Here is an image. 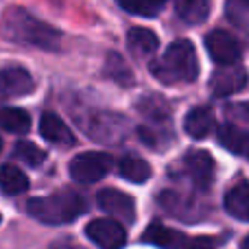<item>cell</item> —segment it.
I'll return each instance as SVG.
<instances>
[{"label": "cell", "instance_id": "obj_1", "mask_svg": "<svg viewBox=\"0 0 249 249\" xmlns=\"http://www.w3.org/2000/svg\"><path fill=\"white\" fill-rule=\"evenodd\" d=\"M0 33L11 42L29 44V46L44 48V51H57L61 44L59 31L53 29L46 22L37 20L22 7H11L4 13L2 22H0Z\"/></svg>", "mask_w": 249, "mask_h": 249}, {"label": "cell", "instance_id": "obj_2", "mask_svg": "<svg viewBox=\"0 0 249 249\" xmlns=\"http://www.w3.org/2000/svg\"><path fill=\"white\" fill-rule=\"evenodd\" d=\"M151 74L164 86L175 83H193L199 77V61L195 53L193 42L177 39L164 51V55L158 61L151 64Z\"/></svg>", "mask_w": 249, "mask_h": 249}, {"label": "cell", "instance_id": "obj_3", "mask_svg": "<svg viewBox=\"0 0 249 249\" xmlns=\"http://www.w3.org/2000/svg\"><path fill=\"white\" fill-rule=\"evenodd\" d=\"M88 203L74 190H59L48 197H35L26 203V212L33 216L35 221L46 225H64L72 223L74 219L86 212Z\"/></svg>", "mask_w": 249, "mask_h": 249}, {"label": "cell", "instance_id": "obj_4", "mask_svg": "<svg viewBox=\"0 0 249 249\" xmlns=\"http://www.w3.org/2000/svg\"><path fill=\"white\" fill-rule=\"evenodd\" d=\"M81 127L88 136L103 144H121L129 133L127 118L116 112H92L81 121Z\"/></svg>", "mask_w": 249, "mask_h": 249}, {"label": "cell", "instance_id": "obj_5", "mask_svg": "<svg viewBox=\"0 0 249 249\" xmlns=\"http://www.w3.org/2000/svg\"><path fill=\"white\" fill-rule=\"evenodd\" d=\"M114 166L112 155L101 153V151H86L79 153L72 162L68 164L70 177L79 184H94V181L103 179Z\"/></svg>", "mask_w": 249, "mask_h": 249}, {"label": "cell", "instance_id": "obj_6", "mask_svg": "<svg viewBox=\"0 0 249 249\" xmlns=\"http://www.w3.org/2000/svg\"><path fill=\"white\" fill-rule=\"evenodd\" d=\"M206 48L210 53L212 61H216L223 68L238 64L243 57V46L236 39V35L228 33V31H221V29L210 31L206 35Z\"/></svg>", "mask_w": 249, "mask_h": 249}, {"label": "cell", "instance_id": "obj_7", "mask_svg": "<svg viewBox=\"0 0 249 249\" xmlns=\"http://www.w3.org/2000/svg\"><path fill=\"white\" fill-rule=\"evenodd\" d=\"M86 236L99 249H123L127 245V232L114 219H94L88 223Z\"/></svg>", "mask_w": 249, "mask_h": 249}, {"label": "cell", "instance_id": "obj_8", "mask_svg": "<svg viewBox=\"0 0 249 249\" xmlns=\"http://www.w3.org/2000/svg\"><path fill=\"white\" fill-rule=\"evenodd\" d=\"M184 168L186 175L195 184V188L201 190V193H206L212 186V181H214V160L203 149L188 151L184 158Z\"/></svg>", "mask_w": 249, "mask_h": 249}, {"label": "cell", "instance_id": "obj_9", "mask_svg": "<svg viewBox=\"0 0 249 249\" xmlns=\"http://www.w3.org/2000/svg\"><path fill=\"white\" fill-rule=\"evenodd\" d=\"M96 203L103 212H107L109 216L124 221V223H133L136 221V203L127 193L118 188H105L96 195Z\"/></svg>", "mask_w": 249, "mask_h": 249}, {"label": "cell", "instance_id": "obj_10", "mask_svg": "<svg viewBox=\"0 0 249 249\" xmlns=\"http://www.w3.org/2000/svg\"><path fill=\"white\" fill-rule=\"evenodd\" d=\"M35 90V81L29 70L22 66H9L0 70V96L4 99H18L26 96Z\"/></svg>", "mask_w": 249, "mask_h": 249}, {"label": "cell", "instance_id": "obj_11", "mask_svg": "<svg viewBox=\"0 0 249 249\" xmlns=\"http://www.w3.org/2000/svg\"><path fill=\"white\" fill-rule=\"evenodd\" d=\"M247 74L241 68H219L210 77V90L214 96H232L236 92L245 90Z\"/></svg>", "mask_w": 249, "mask_h": 249}, {"label": "cell", "instance_id": "obj_12", "mask_svg": "<svg viewBox=\"0 0 249 249\" xmlns=\"http://www.w3.org/2000/svg\"><path fill=\"white\" fill-rule=\"evenodd\" d=\"M39 133L44 140H48L51 144L57 146H72L77 142L72 129L68 127L55 112H44L39 118Z\"/></svg>", "mask_w": 249, "mask_h": 249}, {"label": "cell", "instance_id": "obj_13", "mask_svg": "<svg viewBox=\"0 0 249 249\" xmlns=\"http://www.w3.org/2000/svg\"><path fill=\"white\" fill-rule=\"evenodd\" d=\"M186 241H188V236L184 232L166 228L158 221H153L142 234V243H149V245H155L160 249H184Z\"/></svg>", "mask_w": 249, "mask_h": 249}, {"label": "cell", "instance_id": "obj_14", "mask_svg": "<svg viewBox=\"0 0 249 249\" xmlns=\"http://www.w3.org/2000/svg\"><path fill=\"white\" fill-rule=\"evenodd\" d=\"M223 206L228 210V214H232L234 219L238 221H245L249 219V186L247 179H238L232 188L228 190L223 199Z\"/></svg>", "mask_w": 249, "mask_h": 249}, {"label": "cell", "instance_id": "obj_15", "mask_svg": "<svg viewBox=\"0 0 249 249\" xmlns=\"http://www.w3.org/2000/svg\"><path fill=\"white\" fill-rule=\"evenodd\" d=\"M138 136L140 140L144 142L146 146L155 151H162L166 146H171L173 142V127H171V121L166 123H142L138 127Z\"/></svg>", "mask_w": 249, "mask_h": 249}, {"label": "cell", "instance_id": "obj_16", "mask_svg": "<svg viewBox=\"0 0 249 249\" xmlns=\"http://www.w3.org/2000/svg\"><path fill=\"white\" fill-rule=\"evenodd\" d=\"M219 144L232 153L245 158L247 155V129L238 123H223L219 127Z\"/></svg>", "mask_w": 249, "mask_h": 249}, {"label": "cell", "instance_id": "obj_17", "mask_svg": "<svg viewBox=\"0 0 249 249\" xmlns=\"http://www.w3.org/2000/svg\"><path fill=\"white\" fill-rule=\"evenodd\" d=\"M214 129V114L210 107H193L184 118V131L190 138H206Z\"/></svg>", "mask_w": 249, "mask_h": 249}, {"label": "cell", "instance_id": "obj_18", "mask_svg": "<svg viewBox=\"0 0 249 249\" xmlns=\"http://www.w3.org/2000/svg\"><path fill=\"white\" fill-rule=\"evenodd\" d=\"M127 42H129V48L136 57H151L160 46V39L158 35L153 33L151 29H144V26H133L129 29L127 33Z\"/></svg>", "mask_w": 249, "mask_h": 249}, {"label": "cell", "instance_id": "obj_19", "mask_svg": "<svg viewBox=\"0 0 249 249\" xmlns=\"http://www.w3.org/2000/svg\"><path fill=\"white\" fill-rule=\"evenodd\" d=\"M136 109L144 116L146 123H166L171 121V107L168 103L158 94H146L138 99Z\"/></svg>", "mask_w": 249, "mask_h": 249}, {"label": "cell", "instance_id": "obj_20", "mask_svg": "<svg viewBox=\"0 0 249 249\" xmlns=\"http://www.w3.org/2000/svg\"><path fill=\"white\" fill-rule=\"evenodd\" d=\"M0 190H2V195L16 197V195L29 190V177L16 164H4L0 168Z\"/></svg>", "mask_w": 249, "mask_h": 249}, {"label": "cell", "instance_id": "obj_21", "mask_svg": "<svg viewBox=\"0 0 249 249\" xmlns=\"http://www.w3.org/2000/svg\"><path fill=\"white\" fill-rule=\"evenodd\" d=\"M118 171L131 184H144L151 177V164L144 162L142 158H138V155H124L118 162Z\"/></svg>", "mask_w": 249, "mask_h": 249}, {"label": "cell", "instance_id": "obj_22", "mask_svg": "<svg viewBox=\"0 0 249 249\" xmlns=\"http://www.w3.org/2000/svg\"><path fill=\"white\" fill-rule=\"evenodd\" d=\"M0 127L9 133H26L31 129V116L20 107H9V105H0Z\"/></svg>", "mask_w": 249, "mask_h": 249}, {"label": "cell", "instance_id": "obj_23", "mask_svg": "<svg viewBox=\"0 0 249 249\" xmlns=\"http://www.w3.org/2000/svg\"><path fill=\"white\" fill-rule=\"evenodd\" d=\"M175 11L186 24H201L210 13V2L208 0H179L175 4Z\"/></svg>", "mask_w": 249, "mask_h": 249}, {"label": "cell", "instance_id": "obj_24", "mask_svg": "<svg viewBox=\"0 0 249 249\" xmlns=\"http://www.w3.org/2000/svg\"><path fill=\"white\" fill-rule=\"evenodd\" d=\"M105 77H109L112 81L121 83V86H131L133 83V72L129 70L127 61L118 53H109L105 57Z\"/></svg>", "mask_w": 249, "mask_h": 249}, {"label": "cell", "instance_id": "obj_25", "mask_svg": "<svg viewBox=\"0 0 249 249\" xmlns=\"http://www.w3.org/2000/svg\"><path fill=\"white\" fill-rule=\"evenodd\" d=\"M13 158L20 160V162H24L26 166H42L44 160H46V153H44L42 149H39L37 144H33V142L29 140H20L16 146H13Z\"/></svg>", "mask_w": 249, "mask_h": 249}, {"label": "cell", "instance_id": "obj_26", "mask_svg": "<svg viewBox=\"0 0 249 249\" xmlns=\"http://www.w3.org/2000/svg\"><path fill=\"white\" fill-rule=\"evenodd\" d=\"M118 4L127 13H136V16H144V18H155L164 9V0L162 2L155 0V2H118Z\"/></svg>", "mask_w": 249, "mask_h": 249}, {"label": "cell", "instance_id": "obj_27", "mask_svg": "<svg viewBox=\"0 0 249 249\" xmlns=\"http://www.w3.org/2000/svg\"><path fill=\"white\" fill-rule=\"evenodd\" d=\"M228 16H230V20L234 22V24H238L241 29H247V18H249V7L245 2H230L228 4Z\"/></svg>", "mask_w": 249, "mask_h": 249}, {"label": "cell", "instance_id": "obj_28", "mask_svg": "<svg viewBox=\"0 0 249 249\" xmlns=\"http://www.w3.org/2000/svg\"><path fill=\"white\" fill-rule=\"evenodd\" d=\"M184 249H214V241L210 236H197V238H188Z\"/></svg>", "mask_w": 249, "mask_h": 249}, {"label": "cell", "instance_id": "obj_29", "mask_svg": "<svg viewBox=\"0 0 249 249\" xmlns=\"http://www.w3.org/2000/svg\"><path fill=\"white\" fill-rule=\"evenodd\" d=\"M51 249H81L77 245H70V243H53Z\"/></svg>", "mask_w": 249, "mask_h": 249}, {"label": "cell", "instance_id": "obj_30", "mask_svg": "<svg viewBox=\"0 0 249 249\" xmlns=\"http://www.w3.org/2000/svg\"><path fill=\"white\" fill-rule=\"evenodd\" d=\"M0 151H2V140H0Z\"/></svg>", "mask_w": 249, "mask_h": 249}, {"label": "cell", "instance_id": "obj_31", "mask_svg": "<svg viewBox=\"0 0 249 249\" xmlns=\"http://www.w3.org/2000/svg\"><path fill=\"white\" fill-rule=\"evenodd\" d=\"M0 221H2V216H0Z\"/></svg>", "mask_w": 249, "mask_h": 249}]
</instances>
